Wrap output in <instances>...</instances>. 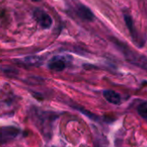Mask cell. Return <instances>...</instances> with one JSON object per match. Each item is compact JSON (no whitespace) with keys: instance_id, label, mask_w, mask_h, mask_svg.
Here are the masks:
<instances>
[{"instance_id":"cell-4","label":"cell","mask_w":147,"mask_h":147,"mask_svg":"<svg viewBox=\"0 0 147 147\" xmlns=\"http://www.w3.org/2000/svg\"><path fill=\"white\" fill-rule=\"evenodd\" d=\"M66 66H67L66 65V61L61 56H55V57H53L49 61V62L48 64V67H49V69L56 71V72H61V71L64 70Z\"/></svg>"},{"instance_id":"cell-1","label":"cell","mask_w":147,"mask_h":147,"mask_svg":"<svg viewBox=\"0 0 147 147\" xmlns=\"http://www.w3.org/2000/svg\"><path fill=\"white\" fill-rule=\"evenodd\" d=\"M33 113H34L33 119H35V124L42 131V132L44 134L51 133L52 124L56 118L55 114L45 111H41L36 108L35 109V112H33Z\"/></svg>"},{"instance_id":"cell-10","label":"cell","mask_w":147,"mask_h":147,"mask_svg":"<svg viewBox=\"0 0 147 147\" xmlns=\"http://www.w3.org/2000/svg\"><path fill=\"white\" fill-rule=\"evenodd\" d=\"M34 2H40V1H42V0H32Z\"/></svg>"},{"instance_id":"cell-9","label":"cell","mask_w":147,"mask_h":147,"mask_svg":"<svg viewBox=\"0 0 147 147\" xmlns=\"http://www.w3.org/2000/svg\"><path fill=\"white\" fill-rule=\"evenodd\" d=\"M138 113L144 119H147V102H143L138 107Z\"/></svg>"},{"instance_id":"cell-2","label":"cell","mask_w":147,"mask_h":147,"mask_svg":"<svg viewBox=\"0 0 147 147\" xmlns=\"http://www.w3.org/2000/svg\"><path fill=\"white\" fill-rule=\"evenodd\" d=\"M20 130L15 126L0 127V144H5L18 136Z\"/></svg>"},{"instance_id":"cell-5","label":"cell","mask_w":147,"mask_h":147,"mask_svg":"<svg viewBox=\"0 0 147 147\" xmlns=\"http://www.w3.org/2000/svg\"><path fill=\"white\" fill-rule=\"evenodd\" d=\"M103 96L109 103L113 105H119L121 102L120 95L113 90H105L103 92Z\"/></svg>"},{"instance_id":"cell-8","label":"cell","mask_w":147,"mask_h":147,"mask_svg":"<svg viewBox=\"0 0 147 147\" xmlns=\"http://www.w3.org/2000/svg\"><path fill=\"white\" fill-rule=\"evenodd\" d=\"M21 61L23 62V64L27 65V66H38L42 64V59L38 56H30V57H26L23 59Z\"/></svg>"},{"instance_id":"cell-6","label":"cell","mask_w":147,"mask_h":147,"mask_svg":"<svg viewBox=\"0 0 147 147\" xmlns=\"http://www.w3.org/2000/svg\"><path fill=\"white\" fill-rule=\"evenodd\" d=\"M77 14L78 16L86 21H93L94 19V13L91 11V10L89 8H88L85 5H80L77 9Z\"/></svg>"},{"instance_id":"cell-7","label":"cell","mask_w":147,"mask_h":147,"mask_svg":"<svg viewBox=\"0 0 147 147\" xmlns=\"http://www.w3.org/2000/svg\"><path fill=\"white\" fill-rule=\"evenodd\" d=\"M124 18H125V24L128 28V30L132 37V39L134 41H138V33H137V30L134 27V24H133V21L131 18L130 15H127V14H125L124 15Z\"/></svg>"},{"instance_id":"cell-3","label":"cell","mask_w":147,"mask_h":147,"mask_svg":"<svg viewBox=\"0 0 147 147\" xmlns=\"http://www.w3.org/2000/svg\"><path fill=\"white\" fill-rule=\"evenodd\" d=\"M34 18L37 21V23L43 29H49L52 25V18L49 14H47L44 11L41 9H36L34 11Z\"/></svg>"}]
</instances>
